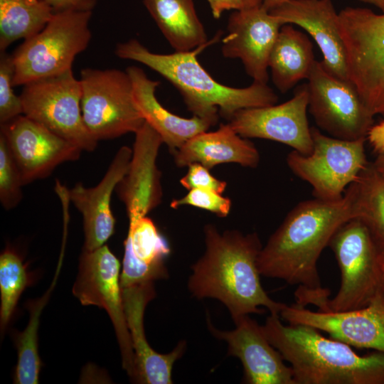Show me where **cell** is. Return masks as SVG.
I'll list each match as a JSON object with an SVG mask.
<instances>
[{
	"instance_id": "cell-28",
	"label": "cell",
	"mask_w": 384,
	"mask_h": 384,
	"mask_svg": "<svg viewBox=\"0 0 384 384\" xmlns=\"http://www.w3.org/2000/svg\"><path fill=\"white\" fill-rule=\"evenodd\" d=\"M53 14L42 0H0V51L38 33Z\"/></svg>"
},
{
	"instance_id": "cell-18",
	"label": "cell",
	"mask_w": 384,
	"mask_h": 384,
	"mask_svg": "<svg viewBox=\"0 0 384 384\" xmlns=\"http://www.w3.org/2000/svg\"><path fill=\"white\" fill-rule=\"evenodd\" d=\"M162 143L160 135L146 122L135 133L128 170L115 189L126 207L129 221L146 216L161 202L156 159Z\"/></svg>"
},
{
	"instance_id": "cell-25",
	"label": "cell",
	"mask_w": 384,
	"mask_h": 384,
	"mask_svg": "<svg viewBox=\"0 0 384 384\" xmlns=\"http://www.w3.org/2000/svg\"><path fill=\"white\" fill-rule=\"evenodd\" d=\"M315 60L313 45L309 38L292 24L283 25L268 63L277 88L285 93L299 81L308 79Z\"/></svg>"
},
{
	"instance_id": "cell-27",
	"label": "cell",
	"mask_w": 384,
	"mask_h": 384,
	"mask_svg": "<svg viewBox=\"0 0 384 384\" xmlns=\"http://www.w3.org/2000/svg\"><path fill=\"white\" fill-rule=\"evenodd\" d=\"M348 188L356 218L366 225L384 255V177L368 163Z\"/></svg>"
},
{
	"instance_id": "cell-5",
	"label": "cell",
	"mask_w": 384,
	"mask_h": 384,
	"mask_svg": "<svg viewBox=\"0 0 384 384\" xmlns=\"http://www.w3.org/2000/svg\"><path fill=\"white\" fill-rule=\"evenodd\" d=\"M329 246L338 265L341 285L334 298L315 306L334 312L367 306L383 285L384 277V255L370 230L360 219H350L336 231Z\"/></svg>"
},
{
	"instance_id": "cell-38",
	"label": "cell",
	"mask_w": 384,
	"mask_h": 384,
	"mask_svg": "<svg viewBox=\"0 0 384 384\" xmlns=\"http://www.w3.org/2000/svg\"><path fill=\"white\" fill-rule=\"evenodd\" d=\"M372 164L375 170L384 177V151L378 154L377 158Z\"/></svg>"
},
{
	"instance_id": "cell-37",
	"label": "cell",
	"mask_w": 384,
	"mask_h": 384,
	"mask_svg": "<svg viewBox=\"0 0 384 384\" xmlns=\"http://www.w3.org/2000/svg\"><path fill=\"white\" fill-rule=\"evenodd\" d=\"M366 139L377 154L384 151V120L371 127Z\"/></svg>"
},
{
	"instance_id": "cell-41",
	"label": "cell",
	"mask_w": 384,
	"mask_h": 384,
	"mask_svg": "<svg viewBox=\"0 0 384 384\" xmlns=\"http://www.w3.org/2000/svg\"><path fill=\"white\" fill-rule=\"evenodd\" d=\"M383 283H384V277H383Z\"/></svg>"
},
{
	"instance_id": "cell-8",
	"label": "cell",
	"mask_w": 384,
	"mask_h": 384,
	"mask_svg": "<svg viewBox=\"0 0 384 384\" xmlns=\"http://www.w3.org/2000/svg\"><path fill=\"white\" fill-rule=\"evenodd\" d=\"M80 80L83 121L97 142L135 134L142 127L145 121L135 104L126 71L85 68Z\"/></svg>"
},
{
	"instance_id": "cell-12",
	"label": "cell",
	"mask_w": 384,
	"mask_h": 384,
	"mask_svg": "<svg viewBox=\"0 0 384 384\" xmlns=\"http://www.w3.org/2000/svg\"><path fill=\"white\" fill-rule=\"evenodd\" d=\"M119 270V261L105 244L93 250L82 249L73 293L82 305H95L107 311L119 345L123 368L132 378L134 353L124 310Z\"/></svg>"
},
{
	"instance_id": "cell-35",
	"label": "cell",
	"mask_w": 384,
	"mask_h": 384,
	"mask_svg": "<svg viewBox=\"0 0 384 384\" xmlns=\"http://www.w3.org/2000/svg\"><path fill=\"white\" fill-rule=\"evenodd\" d=\"M213 16L219 18L225 11H242L261 6L262 0H207Z\"/></svg>"
},
{
	"instance_id": "cell-21",
	"label": "cell",
	"mask_w": 384,
	"mask_h": 384,
	"mask_svg": "<svg viewBox=\"0 0 384 384\" xmlns=\"http://www.w3.org/2000/svg\"><path fill=\"white\" fill-rule=\"evenodd\" d=\"M132 155V149L122 146L97 185L87 188L82 183H77L67 191L68 199L82 216L83 250H95L105 245L112 235L115 218L111 208L112 195L126 174Z\"/></svg>"
},
{
	"instance_id": "cell-40",
	"label": "cell",
	"mask_w": 384,
	"mask_h": 384,
	"mask_svg": "<svg viewBox=\"0 0 384 384\" xmlns=\"http://www.w3.org/2000/svg\"><path fill=\"white\" fill-rule=\"evenodd\" d=\"M362 2L373 5L384 13V0H359Z\"/></svg>"
},
{
	"instance_id": "cell-1",
	"label": "cell",
	"mask_w": 384,
	"mask_h": 384,
	"mask_svg": "<svg viewBox=\"0 0 384 384\" xmlns=\"http://www.w3.org/2000/svg\"><path fill=\"white\" fill-rule=\"evenodd\" d=\"M355 218L348 188L338 201L314 198L300 202L262 247L257 258L260 274L298 285L295 297L299 306L328 298L329 291L321 285L319 258L336 231Z\"/></svg>"
},
{
	"instance_id": "cell-10",
	"label": "cell",
	"mask_w": 384,
	"mask_h": 384,
	"mask_svg": "<svg viewBox=\"0 0 384 384\" xmlns=\"http://www.w3.org/2000/svg\"><path fill=\"white\" fill-rule=\"evenodd\" d=\"M23 114L78 146L92 151L97 141L86 127L82 114V87L72 69L23 85L19 95Z\"/></svg>"
},
{
	"instance_id": "cell-11",
	"label": "cell",
	"mask_w": 384,
	"mask_h": 384,
	"mask_svg": "<svg viewBox=\"0 0 384 384\" xmlns=\"http://www.w3.org/2000/svg\"><path fill=\"white\" fill-rule=\"evenodd\" d=\"M307 80L308 107L318 127L335 138L366 139L374 116L353 83L333 75L317 60Z\"/></svg>"
},
{
	"instance_id": "cell-23",
	"label": "cell",
	"mask_w": 384,
	"mask_h": 384,
	"mask_svg": "<svg viewBox=\"0 0 384 384\" xmlns=\"http://www.w3.org/2000/svg\"><path fill=\"white\" fill-rule=\"evenodd\" d=\"M124 246L121 287L168 278L165 260L171 249L150 218L129 221Z\"/></svg>"
},
{
	"instance_id": "cell-19",
	"label": "cell",
	"mask_w": 384,
	"mask_h": 384,
	"mask_svg": "<svg viewBox=\"0 0 384 384\" xmlns=\"http://www.w3.org/2000/svg\"><path fill=\"white\" fill-rule=\"evenodd\" d=\"M270 12L284 25L304 28L319 46L325 68L338 78L350 80L339 15L331 0H289Z\"/></svg>"
},
{
	"instance_id": "cell-7",
	"label": "cell",
	"mask_w": 384,
	"mask_h": 384,
	"mask_svg": "<svg viewBox=\"0 0 384 384\" xmlns=\"http://www.w3.org/2000/svg\"><path fill=\"white\" fill-rule=\"evenodd\" d=\"M338 15L349 79L369 112L384 114V13L346 7Z\"/></svg>"
},
{
	"instance_id": "cell-20",
	"label": "cell",
	"mask_w": 384,
	"mask_h": 384,
	"mask_svg": "<svg viewBox=\"0 0 384 384\" xmlns=\"http://www.w3.org/2000/svg\"><path fill=\"white\" fill-rule=\"evenodd\" d=\"M121 291L134 353L132 380L146 384L173 383V366L184 353L186 342H179L171 352L166 354L159 353L149 345L144 329V314L147 304L156 296L153 282L121 287Z\"/></svg>"
},
{
	"instance_id": "cell-39",
	"label": "cell",
	"mask_w": 384,
	"mask_h": 384,
	"mask_svg": "<svg viewBox=\"0 0 384 384\" xmlns=\"http://www.w3.org/2000/svg\"><path fill=\"white\" fill-rule=\"evenodd\" d=\"M289 0H262V6L267 9L270 11L272 9L281 5L282 4L287 2Z\"/></svg>"
},
{
	"instance_id": "cell-33",
	"label": "cell",
	"mask_w": 384,
	"mask_h": 384,
	"mask_svg": "<svg viewBox=\"0 0 384 384\" xmlns=\"http://www.w3.org/2000/svg\"><path fill=\"white\" fill-rule=\"evenodd\" d=\"M186 205L210 211L218 217H225L230 213L232 202L229 198L212 190L193 188L186 196L174 199L170 206L176 209Z\"/></svg>"
},
{
	"instance_id": "cell-3",
	"label": "cell",
	"mask_w": 384,
	"mask_h": 384,
	"mask_svg": "<svg viewBox=\"0 0 384 384\" xmlns=\"http://www.w3.org/2000/svg\"><path fill=\"white\" fill-rule=\"evenodd\" d=\"M220 37L218 33L193 50L171 54L153 53L139 41L130 39L118 43L115 54L159 73L179 91L193 115L215 123L219 115L229 121L240 110L275 105L278 97L266 83L253 81L247 87H228L214 80L200 64L198 55Z\"/></svg>"
},
{
	"instance_id": "cell-13",
	"label": "cell",
	"mask_w": 384,
	"mask_h": 384,
	"mask_svg": "<svg viewBox=\"0 0 384 384\" xmlns=\"http://www.w3.org/2000/svg\"><path fill=\"white\" fill-rule=\"evenodd\" d=\"M308 106L306 83L299 86L288 101L277 105L240 110L228 124L242 137L275 141L309 155L313 149V140L306 116Z\"/></svg>"
},
{
	"instance_id": "cell-16",
	"label": "cell",
	"mask_w": 384,
	"mask_h": 384,
	"mask_svg": "<svg viewBox=\"0 0 384 384\" xmlns=\"http://www.w3.org/2000/svg\"><path fill=\"white\" fill-rule=\"evenodd\" d=\"M283 25L262 5L235 11L228 19L222 53L240 59L253 81L267 84L270 55Z\"/></svg>"
},
{
	"instance_id": "cell-14",
	"label": "cell",
	"mask_w": 384,
	"mask_h": 384,
	"mask_svg": "<svg viewBox=\"0 0 384 384\" xmlns=\"http://www.w3.org/2000/svg\"><path fill=\"white\" fill-rule=\"evenodd\" d=\"M279 316L288 324L307 325L351 346L384 353V283L371 302L360 309L314 311L297 304H286Z\"/></svg>"
},
{
	"instance_id": "cell-32",
	"label": "cell",
	"mask_w": 384,
	"mask_h": 384,
	"mask_svg": "<svg viewBox=\"0 0 384 384\" xmlns=\"http://www.w3.org/2000/svg\"><path fill=\"white\" fill-rule=\"evenodd\" d=\"M14 64L11 54L0 53V124L23 114L20 96L14 92Z\"/></svg>"
},
{
	"instance_id": "cell-24",
	"label": "cell",
	"mask_w": 384,
	"mask_h": 384,
	"mask_svg": "<svg viewBox=\"0 0 384 384\" xmlns=\"http://www.w3.org/2000/svg\"><path fill=\"white\" fill-rule=\"evenodd\" d=\"M177 166L198 163L208 169L226 163L255 168L260 154L255 145L240 136L228 123L214 132H203L173 153Z\"/></svg>"
},
{
	"instance_id": "cell-30",
	"label": "cell",
	"mask_w": 384,
	"mask_h": 384,
	"mask_svg": "<svg viewBox=\"0 0 384 384\" xmlns=\"http://www.w3.org/2000/svg\"><path fill=\"white\" fill-rule=\"evenodd\" d=\"M31 282V274L22 257L16 250L7 246L0 255L1 332L9 323L22 292Z\"/></svg>"
},
{
	"instance_id": "cell-29",
	"label": "cell",
	"mask_w": 384,
	"mask_h": 384,
	"mask_svg": "<svg viewBox=\"0 0 384 384\" xmlns=\"http://www.w3.org/2000/svg\"><path fill=\"white\" fill-rule=\"evenodd\" d=\"M58 268L53 283L46 293L40 299L28 302L27 308L30 312V319L23 332L15 336V343L18 351V361L14 373V383H38L41 361L38 351V330L40 316L43 307L55 286Z\"/></svg>"
},
{
	"instance_id": "cell-34",
	"label": "cell",
	"mask_w": 384,
	"mask_h": 384,
	"mask_svg": "<svg viewBox=\"0 0 384 384\" xmlns=\"http://www.w3.org/2000/svg\"><path fill=\"white\" fill-rule=\"evenodd\" d=\"M180 183L186 189L205 188L222 193L227 186V183L214 177L209 169L198 163L188 166V171L180 179Z\"/></svg>"
},
{
	"instance_id": "cell-4",
	"label": "cell",
	"mask_w": 384,
	"mask_h": 384,
	"mask_svg": "<svg viewBox=\"0 0 384 384\" xmlns=\"http://www.w3.org/2000/svg\"><path fill=\"white\" fill-rule=\"evenodd\" d=\"M263 331L291 365L295 384H384V353L360 356L348 344L328 338L314 327L284 325L267 317Z\"/></svg>"
},
{
	"instance_id": "cell-36",
	"label": "cell",
	"mask_w": 384,
	"mask_h": 384,
	"mask_svg": "<svg viewBox=\"0 0 384 384\" xmlns=\"http://www.w3.org/2000/svg\"><path fill=\"white\" fill-rule=\"evenodd\" d=\"M49 5L54 13L75 11H92L97 0H42Z\"/></svg>"
},
{
	"instance_id": "cell-9",
	"label": "cell",
	"mask_w": 384,
	"mask_h": 384,
	"mask_svg": "<svg viewBox=\"0 0 384 384\" xmlns=\"http://www.w3.org/2000/svg\"><path fill=\"white\" fill-rule=\"evenodd\" d=\"M313 149L304 155L294 150L287 164L297 177L309 183L314 198L335 201L369 163L365 151L366 139L346 140L323 134L311 128Z\"/></svg>"
},
{
	"instance_id": "cell-2",
	"label": "cell",
	"mask_w": 384,
	"mask_h": 384,
	"mask_svg": "<svg viewBox=\"0 0 384 384\" xmlns=\"http://www.w3.org/2000/svg\"><path fill=\"white\" fill-rule=\"evenodd\" d=\"M206 251L192 266L188 287L197 299L213 298L222 302L235 321L267 309L279 314L286 305L272 299L263 289L257 258L262 247L256 233L238 230L220 233L208 224L203 229Z\"/></svg>"
},
{
	"instance_id": "cell-31",
	"label": "cell",
	"mask_w": 384,
	"mask_h": 384,
	"mask_svg": "<svg viewBox=\"0 0 384 384\" xmlns=\"http://www.w3.org/2000/svg\"><path fill=\"white\" fill-rule=\"evenodd\" d=\"M23 186L19 168L0 134V201L6 210L12 209L20 203Z\"/></svg>"
},
{
	"instance_id": "cell-6",
	"label": "cell",
	"mask_w": 384,
	"mask_h": 384,
	"mask_svg": "<svg viewBox=\"0 0 384 384\" xmlns=\"http://www.w3.org/2000/svg\"><path fill=\"white\" fill-rule=\"evenodd\" d=\"M92 11L54 13L38 33L23 41L11 54L14 64V85L72 69L75 58L88 46Z\"/></svg>"
},
{
	"instance_id": "cell-17",
	"label": "cell",
	"mask_w": 384,
	"mask_h": 384,
	"mask_svg": "<svg viewBox=\"0 0 384 384\" xmlns=\"http://www.w3.org/2000/svg\"><path fill=\"white\" fill-rule=\"evenodd\" d=\"M235 329L221 331L210 322L208 326L212 334L226 341L228 354L242 363L243 381L248 384H295L291 366L284 364L281 353L270 343L262 326L249 315L235 321Z\"/></svg>"
},
{
	"instance_id": "cell-22",
	"label": "cell",
	"mask_w": 384,
	"mask_h": 384,
	"mask_svg": "<svg viewBox=\"0 0 384 384\" xmlns=\"http://www.w3.org/2000/svg\"><path fill=\"white\" fill-rule=\"evenodd\" d=\"M126 72L132 81L133 97L138 110L144 121L160 135L171 153L216 124L195 115L188 119L174 114L156 97L155 91L159 81L150 80L144 71L137 66L128 67Z\"/></svg>"
},
{
	"instance_id": "cell-26",
	"label": "cell",
	"mask_w": 384,
	"mask_h": 384,
	"mask_svg": "<svg viewBox=\"0 0 384 384\" xmlns=\"http://www.w3.org/2000/svg\"><path fill=\"white\" fill-rule=\"evenodd\" d=\"M144 4L176 52L191 51L208 42L193 0H144Z\"/></svg>"
},
{
	"instance_id": "cell-15",
	"label": "cell",
	"mask_w": 384,
	"mask_h": 384,
	"mask_svg": "<svg viewBox=\"0 0 384 384\" xmlns=\"http://www.w3.org/2000/svg\"><path fill=\"white\" fill-rule=\"evenodd\" d=\"M2 134L19 168L23 185L49 176L82 151L43 125L21 114L1 124Z\"/></svg>"
}]
</instances>
